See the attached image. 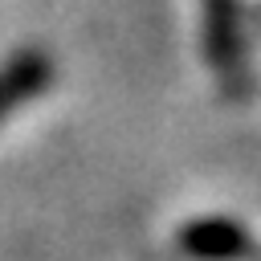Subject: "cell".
Listing matches in <instances>:
<instances>
[{"instance_id": "1", "label": "cell", "mask_w": 261, "mask_h": 261, "mask_svg": "<svg viewBox=\"0 0 261 261\" xmlns=\"http://www.w3.org/2000/svg\"><path fill=\"white\" fill-rule=\"evenodd\" d=\"M175 245L179 253H188L192 261H245L253 253V237L228 220V216H200V220H188L179 232H175Z\"/></svg>"}, {"instance_id": "2", "label": "cell", "mask_w": 261, "mask_h": 261, "mask_svg": "<svg viewBox=\"0 0 261 261\" xmlns=\"http://www.w3.org/2000/svg\"><path fill=\"white\" fill-rule=\"evenodd\" d=\"M53 82V61L41 49H24L16 53L4 69H0V122L29 98H37L45 86Z\"/></svg>"}]
</instances>
